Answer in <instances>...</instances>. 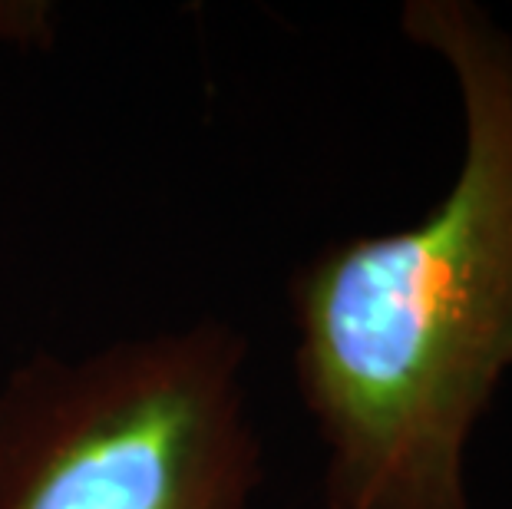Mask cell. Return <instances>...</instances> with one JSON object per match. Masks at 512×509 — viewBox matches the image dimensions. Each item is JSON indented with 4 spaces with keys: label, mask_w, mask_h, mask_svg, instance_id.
<instances>
[{
    "label": "cell",
    "mask_w": 512,
    "mask_h": 509,
    "mask_svg": "<svg viewBox=\"0 0 512 509\" xmlns=\"http://www.w3.org/2000/svg\"><path fill=\"white\" fill-rule=\"evenodd\" d=\"M245 364L215 318L24 357L0 381V509H258Z\"/></svg>",
    "instance_id": "obj_2"
},
{
    "label": "cell",
    "mask_w": 512,
    "mask_h": 509,
    "mask_svg": "<svg viewBox=\"0 0 512 509\" xmlns=\"http://www.w3.org/2000/svg\"><path fill=\"white\" fill-rule=\"evenodd\" d=\"M403 30L460 80L466 159L427 219L291 278L328 509H466L463 443L512 364V43L463 0H413Z\"/></svg>",
    "instance_id": "obj_1"
}]
</instances>
